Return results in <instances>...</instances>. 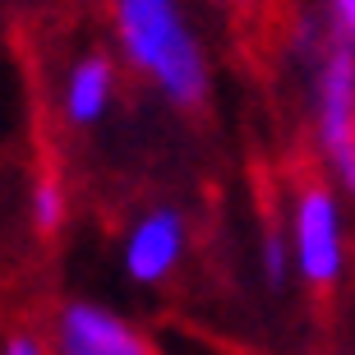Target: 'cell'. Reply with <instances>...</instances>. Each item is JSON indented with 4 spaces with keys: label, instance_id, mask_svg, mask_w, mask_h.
<instances>
[{
    "label": "cell",
    "instance_id": "obj_1",
    "mask_svg": "<svg viewBox=\"0 0 355 355\" xmlns=\"http://www.w3.org/2000/svg\"><path fill=\"white\" fill-rule=\"evenodd\" d=\"M120 55L171 106H198L208 92V60L180 0H111Z\"/></svg>",
    "mask_w": 355,
    "mask_h": 355
},
{
    "label": "cell",
    "instance_id": "obj_2",
    "mask_svg": "<svg viewBox=\"0 0 355 355\" xmlns=\"http://www.w3.org/2000/svg\"><path fill=\"white\" fill-rule=\"evenodd\" d=\"M286 240L295 277L314 291H328L346 272V212H342V189L323 180H309L291 194L286 212Z\"/></svg>",
    "mask_w": 355,
    "mask_h": 355
},
{
    "label": "cell",
    "instance_id": "obj_3",
    "mask_svg": "<svg viewBox=\"0 0 355 355\" xmlns=\"http://www.w3.org/2000/svg\"><path fill=\"white\" fill-rule=\"evenodd\" d=\"M314 134L328 157L337 189L355 203V51L332 42L314 74Z\"/></svg>",
    "mask_w": 355,
    "mask_h": 355
},
{
    "label": "cell",
    "instance_id": "obj_4",
    "mask_svg": "<svg viewBox=\"0 0 355 355\" xmlns=\"http://www.w3.org/2000/svg\"><path fill=\"white\" fill-rule=\"evenodd\" d=\"M51 346L55 355H153L130 318L92 300H69L60 309Z\"/></svg>",
    "mask_w": 355,
    "mask_h": 355
},
{
    "label": "cell",
    "instance_id": "obj_5",
    "mask_svg": "<svg viewBox=\"0 0 355 355\" xmlns=\"http://www.w3.org/2000/svg\"><path fill=\"white\" fill-rule=\"evenodd\" d=\"M184 240H189V231H184V217L175 208L144 212V217L125 231V245H120L125 277L139 282V286H162V282L180 268Z\"/></svg>",
    "mask_w": 355,
    "mask_h": 355
},
{
    "label": "cell",
    "instance_id": "obj_6",
    "mask_svg": "<svg viewBox=\"0 0 355 355\" xmlns=\"http://www.w3.org/2000/svg\"><path fill=\"white\" fill-rule=\"evenodd\" d=\"M116 102V65L106 55H83L74 60L65 74V88H60V106H65V120L69 125H97L106 120Z\"/></svg>",
    "mask_w": 355,
    "mask_h": 355
},
{
    "label": "cell",
    "instance_id": "obj_7",
    "mask_svg": "<svg viewBox=\"0 0 355 355\" xmlns=\"http://www.w3.org/2000/svg\"><path fill=\"white\" fill-rule=\"evenodd\" d=\"M28 217L37 226L42 236H55L69 217V198H65V184L51 180V175H37L33 189H28Z\"/></svg>",
    "mask_w": 355,
    "mask_h": 355
},
{
    "label": "cell",
    "instance_id": "obj_8",
    "mask_svg": "<svg viewBox=\"0 0 355 355\" xmlns=\"http://www.w3.org/2000/svg\"><path fill=\"white\" fill-rule=\"evenodd\" d=\"M259 272L268 277V286H286L291 277H295V259H291L286 231H268L259 240Z\"/></svg>",
    "mask_w": 355,
    "mask_h": 355
},
{
    "label": "cell",
    "instance_id": "obj_9",
    "mask_svg": "<svg viewBox=\"0 0 355 355\" xmlns=\"http://www.w3.org/2000/svg\"><path fill=\"white\" fill-rule=\"evenodd\" d=\"M332 24H337V42H346L355 51V0H328Z\"/></svg>",
    "mask_w": 355,
    "mask_h": 355
},
{
    "label": "cell",
    "instance_id": "obj_10",
    "mask_svg": "<svg viewBox=\"0 0 355 355\" xmlns=\"http://www.w3.org/2000/svg\"><path fill=\"white\" fill-rule=\"evenodd\" d=\"M0 355H46V351H42V342H37V337L19 332V337H10V342H5V351H0Z\"/></svg>",
    "mask_w": 355,
    "mask_h": 355
}]
</instances>
